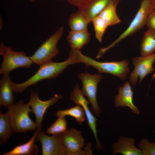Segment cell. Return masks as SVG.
<instances>
[{"label":"cell","instance_id":"15","mask_svg":"<svg viewBox=\"0 0 155 155\" xmlns=\"http://www.w3.org/2000/svg\"><path fill=\"white\" fill-rule=\"evenodd\" d=\"M112 0H89L78 11L84 16L90 23L98 16Z\"/></svg>","mask_w":155,"mask_h":155},{"label":"cell","instance_id":"25","mask_svg":"<svg viewBox=\"0 0 155 155\" xmlns=\"http://www.w3.org/2000/svg\"><path fill=\"white\" fill-rule=\"evenodd\" d=\"M91 22L94 26L95 37L101 42L104 34L108 26L98 16L94 18Z\"/></svg>","mask_w":155,"mask_h":155},{"label":"cell","instance_id":"10","mask_svg":"<svg viewBox=\"0 0 155 155\" xmlns=\"http://www.w3.org/2000/svg\"><path fill=\"white\" fill-rule=\"evenodd\" d=\"M80 89L78 84L76 83L71 92L69 98L74 104L82 106L84 110L89 127L92 130L95 137L96 145V148L98 150L102 148V146L98 138L95 118L90 111L88 105L89 101L84 97Z\"/></svg>","mask_w":155,"mask_h":155},{"label":"cell","instance_id":"16","mask_svg":"<svg viewBox=\"0 0 155 155\" xmlns=\"http://www.w3.org/2000/svg\"><path fill=\"white\" fill-rule=\"evenodd\" d=\"M12 83L9 75L3 76L0 80V106L8 107L14 103Z\"/></svg>","mask_w":155,"mask_h":155},{"label":"cell","instance_id":"2","mask_svg":"<svg viewBox=\"0 0 155 155\" xmlns=\"http://www.w3.org/2000/svg\"><path fill=\"white\" fill-rule=\"evenodd\" d=\"M70 53L76 57L79 63H84L86 67L92 66L96 68L99 73H108L123 80L126 78L129 72V61L128 60L101 62L83 55L80 50L71 49Z\"/></svg>","mask_w":155,"mask_h":155},{"label":"cell","instance_id":"31","mask_svg":"<svg viewBox=\"0 0 155 155\" xmlns=\"http://www.w3.org/2000/svg\"><path fill=\"white\" fill-rule=\"evenodd\" d=\"M155 78V70H154V73L153 75V77H152V80L153 79H154V78Z\"/></svg>","mask_w":155,"mask_h":155},{"label":"cell","instance_id":"20","mask_svg":"<svg viewBox=\"0 0 155 155\" xmlns=\"http://www.w3.org/2000/svg\"><path fill=\"white\" fill-rule=\"evenodd\" d=\"M141 56H146L155 52V31L148 28L143 36L140 45Z\"/></svg>","mask_w":155,"mask_h":155},{"label":"cell","instance_id":"28","mask_svg":"<svg viewBox=\"0 0 155 155\" xmlns=\"http://www.w3.org/2000/svg\"><path fill=\"white\" fill-rule=\"evenodd\" d=\"M67 1L70 4L76 6L79 8L82 7L89 0H61Z\"/></svg>","mask_w":155,"mask_h":155},{"label":"cell","instance_id":"17","mask_svg":"<svg viewBox=\"0 0 155 155\" xmlns=\"http://www.w3.org/2000/svg\"><path fill=\"white\" fill-rule=\"evenodd\" d=\"M37 133L36 130L31 138L26 143L15 146L12 150L3 155H36L38 148L34 144Z\"/></svg>","mask_w":155,"mask_h":155},{"label":"cell","instance_id":"12","mask_svg":"<svg viewBox=\"0 0 155 155\" xmlns=\"http://www.w3.org/2000/svg\"><path fill=\"white\" fill-rule=\"evenodd\" d=\"M62 98L61 94H55L49 100L42 101L39 99L37 93L30 91V99L28 104L31 107L32 113L35 115L37 129H41L44 116L47 109Z\"/></svg>","mask_w":155,"mask_h":155},{"label":"cell","instance_id":"29","mask_svg":"<svg viewBox=\"0 0 155 155\" xmlns=\"http://www.w3.org/2000/svg\"><path fill=\"white\" fill-rule=\"evenodd\" d=\"M3 20L1 16L0 17V29L1 30L3 26Z\"/></svg>","mask_w":155,"mask_h":155},{"label":"cell","instance_id":"32","mask_svg":"<svg viewBox=\"0 0 155 155\" xmlns=\"http://www.w3.org/2000/svg\"><path fill=\"white\" fill-rule=\"evenodd\" d=\"M31 2H33L35 1H36V0H29Z\"/></svg>","mask_w":155,"mask_h":155},{"label":"cell","instance_id":"9","mask_svg":"<svg viewBox=\"0 0 155 155\" xmlns=\"http://www.w3.org/2000/svg\"><path fill=\"white\" fill-rule=\"evenodd\" d=\"M36 130V140L41 142L42 155H69L62 143L61 134L48 136L41 129Z\"/></svg>","mask_w":155,"mask_h":155},{"label":"cell","instance_id":"23","mask_svg":"<svg viewBox=\"0 0 155 155\" xmlns=\"http://www.w3.org/2000/svg\"><path fill=\"white\" fill-rule=\"evenodd\" d=\"M55 115L58 117L69 116L74 118L79 124L84 122L85 120V114L83 108L80 106H76L68 109L57 111Z\"/></svg>","mask_w":155,"mask_h":155},{"label":"cell","instance_id":"21","mask_svg":"<svg viewBox=\"0 0 155 155\" xmlns=\"http://www.w3.org/2000/svg\"><path fill=\"white\" fill-rule=\"evenodd\" d=\"M88 20L79 11L72 14L68 20V24L73 32L88 31V25L89 23Z\"/></svg>","mask_w":155,"mask_h":155},{"label":"cell","instance_id":"19","mask_svg":"<svg viewBox=\"0 0 155 155\" xmlns=\"http://www.w3.org/2000/svg\"><path fill=\"white\" fill-rule=\"evenodd\" d=\"M91 34L88 31L73 32L70 31L67 39L71 49L80 50L90 41Z\"/></svg>","mask_w":155,"mask_h":155},{"label":"cell","instance_id":"26","mask_svg":"<svg viewBox=\"0 0 155 155\" xmlns=\"http://www.w3.org/2000/svg\"><path fill=\"white\" fill-rule=\"evenodd\" d=\"M143 155H155V142L150 143L146 139H143L138 145Z\"/></svg>","mask_w":155,"mask_h":155},{"label":"cell","instance_id":"5","mask_svg":"<svg viewBox=\"0 0 155 155\" xmlns=\"http://www.w3.org/2000/svg\"><path fill=\"white\" fill-rule=\"evenodd\" d=\"M0 54L3 58L0 73L3 75H9L12 70L20 67L30 68L33 63L26 52L14 51L3 42L1 44Z\"/></svg>","mask_w":155,"mask_h":155},{"label":"cell","instance_id":"13","mask_svg":"<svg viewBox=\"0 0 155 155\" xmlns=\"http://www.w3.org/2000/svg\"><path fill=\"white\" fill-rule=\"evenodd\" d=\"M134 93L129 82L127 81L121 87L118 88V94L115 97V106L129 107L132 112L139 115L140 112L133 102Z\"/></svg>","mask_w":155,"mask_h":155},{"label":"cell","instance_id":"27","mask_svg":"<svg viewBox=\"0 0 155 155\" xmlns=\"http://www.w3.org/2000/svg\"><path fill=\"white\" fill-rule=\"evenodd\" d=\"M146 25L148 28L155 31V9L152 8L150 11L148 16Z\"/></svg>","mask_w":155,"mask_h":155},{"label":"cell","instance_id":"4","mask_svg":"<svg viewBox=\"0 0 155 155\" xmlns=\"http://www.w3.org/2000/svg\"><path fill=\"white\" fill-rule=\"evenodd\" d=\"M152 8L151 0H142L137 12L128 28L111 44L106 47L100 49L96 55L97 57L100 58L105 52L118 43L133 34L146 25L148 14Z\"/></svg>","mask_w":155,"mask_h":155},{"label":"cell","instance_id":"11","mask_svg":"<svg viewBox=\"0 0 155 155\" xmlns=\"http://www.w3.org/2000/svg\"><path fill=\"white\" fill-rule=\"evenodd\" d=\"M155 61V52L147 56L133 58L134 68L129 76V81L132 85L136 84L138 78L139 83H140L146 76L154 71L153 65Z\"/></svg>","mask_w":155,"mask_h":155},{"label":"cell","instance_id":"22","mask_svg":"<svg viewBox=\"0 0 155 155\" xmlns=\"http://www.w3.org/2000/svg\"><path fill=\"white\" fill-rule=\"evenodd\" d=\"M13 132L6 113L0 112V144H4L8 141Z\"/></svg>","mask_w":155,"mask_h":155},{"label":"cell","instance_id":"30","mask_svg":"<svg viewBox=\"0 0 155 155\" xmlns=\"http://www.w3.org/2000/svg\"><path fill=\"white\" fill-rule=\"evenodd\" d=\"M151 4L152 8L155 9V0H151Z\"/></svg>","mask_w":155,"mask_h":155},{"label":"cell","instance_id":"1","mask_svg":"<svg viewBox=\"0 0 155 155\" xmlns=\"http://www.w3.org/2000/svg\"><path fill=\"white\" fill-rule=\"evenodd\" d=\"M79 63L77 59L69 53V58L61 62H50L40 65L36 73L25 82L21 83L13 82V92H23L28 86L33 85L44 79H52L58 77L69 65Z\"/></svg>","mask_w":155,"mask_h":155},{"label":"cell","instance_id":"14","mask_svg":"<svg viewBox=\"0 0 155 155\" xmlns=\"http://www.w3.org/2000/svg\"><path fill=\"white\" fill-rule=\"evenodd\" d=\"M135 139L121 136L118 142L113 144V154L121 153L124 155H143L142 150L134 145Z\"/></svg>","mask_w":155,"mask_h":155},{"label":"cell","instance_id":"7","mask_svg":"<svg viewBox=\"0 0 155 155\" xmlns=\"http://www.w3.org/2000/svg\"><path fill=\"white\" fill-rule=\"evenodd\" d=\"M82 132L73 128L67 130L61 134L62 143L69 155H92L91 144L88 142L84 150L85 140Z\"/></svg>","mask_w":155,"mask_h":155},{"label":"cell","instance_id":"18","mask_svg":"<svg viewBox=\"0 0 155 155\" xmlns=\"http://www.w3.org/2000/svg\"><path fill=\"white\" fill-rule=\"evenodd\" d=\"M121 0H112L98 16L108 26L120 23L121 20L117 15L116 8Z\"/></svg>","mask_w":155,"mask_h":155},{"label":"cell","instance_id":"3","mask_svg":"<svg viewBox=\"0 0 155 155\" xmlns=\"http://www.w3.org/2000/svg\"><path fill=\"white\" fill-rule=\"evenodd\" d=\"M6 113L13 133H24L34 131L37 129L36 123L30 118L32 112L30 106L24 104L22 100L10 106Z\"/></svg>","mask_w":155,"mask_h":155},{"label":"cell","instance_id":"24","mask_svg":"<svg viewBox=\"0 0 155 155\" xmlns=\"http://www.w3.org/2000/svg\"><path fill=\"white\" fill-rule=\"evenodd\" d=\"M67 123L65 117L61 116L47 128L46 132L52 135L61 134L67 130Z\"/></svg>","mask_w":155,"mask_h":155},{"label":"cell","instance_id":"6","mask_svg":"<svg viewBox=\"0 0 155 155\" xmlns=\"http://www.w3.org/2000/svg\"><path fill=\"white\" fill-rule=\"evenodd\" d=\"M64 30L63 26L59 27L30 57L33 63L41 65L51 61L52 59L58 55L59 51L57 45Z\"/></svg>","mask_w":155,"mask_h":155},{"label":"cell","instance_id":"8","mask_svg":"<svg viewBox=\"0 0 155 155\" xmlns=\"http://www.w3.org/2000/svg\"><path fill=\"white\" fill-rule=\"evenodd\" d=\"M78 77L82 81L81 90L84 96L87 97L91 104L94 114L97 117L100 116V108L97 103L96 94L98 84L102 78L100 73L91 74L86 71L78 74Z\"/></svg>","mask_w":155,"mask_h":155}]
</instances>
